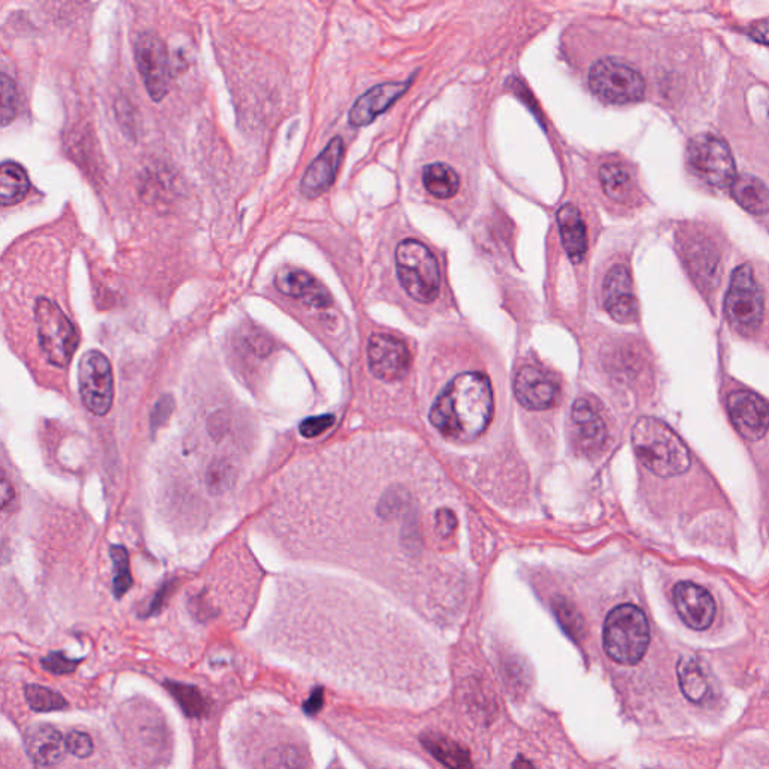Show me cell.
<instances>
[{"label": "cell", "instance_id": "1", "mask_svg": "<svg viewBox=\"0 0 769 769\" xmlns=\"http://www.w3.org/2000/svg\"><path fill=\"white\" fill-rule=\"evenodd\" d=\"M492 385L483 373H462L442 391L430 411V423L444 438L456 442L480 438L493 417Z\"/></svg>", "mask_w": 769, "mask_h": 769}, {"label": "cell", "instance_id": "2", "mask_svg": "<svg viewBox=\"0 0 769 769\" xmlns=\"http://www.w3.org/2000/svg\"><path fill=\"white\" fill-rule=\"evenodd\" d=\"M633 448L639 462L657 477H678L690 469V451L682 439L657 418L643 417L637 421Z\"/></svg>", "mask_w": 769, "mask_h": 769}, {"label": "cell", "instance_id": "3", "mask_svg": "<svg viewBox=\"0 0 769 769\" xmlns=\"http://www.w3.org/2000/svg\"><path fill=\"white\" fill-rule=\"evenodd\" d=\"M651 631L642 609L621 604L610 610L604 622L603 643L607 655L616 663H639L648 651Z\"/></svg>", "mask_w": 769, "mask_h": 769}, {"label": "cell", "instance_id": "4", "mask_svg": "<svg viewBox=\"0 0 769 769\" xmlns=\"http://www.w3.org/2000/svg\"><path fill=\"white\" fill-rule=\"evenodd\" d=\"M400 283L412 299L421 304L435 301L441 292V271L435 254L415 239H405L396 250Z\"/></svg>", "mask_w": 769, "mask_h": 769}, {"label": "cell", "instance_id": "5", "mask_svg": "<svg viewBox=\"0 0 769 769\" xmlns=\"http://www.w3.org/2000/svg\"><path fill=\"white\" fill-rule=\"evenodd\" d=\"M724 311L730 326L739 334L751 337L759 331L765 316V298L750 265L738 266L733 271Z\"/></svg>", "mask_w": 769, "mask_h": 769}, {"label": "cell", "instance_id": "6", "mask_svg": "<svg viewBox=\"0 0 769 769\" xmlns=\"http://www.w3.org/2000/svg\"><path fill=\"white\" fill-rule=\"evenodd\" d=\"M35 320L40 347L47 361L55 367H68L79 344L76 326L55 301L47 298H38Z\"/></svg>", "mask_w": 769, "mask_h": 769}, {"label": "cell", "instance_id": "7", "mask_svg": "<svg viewBox=\"0 0 769 769\" xmlns=\"http://www.w3.org/2000/svg\"><path fill=\"white\" fill-rule=\"evenodd\" d=\"M589 88L604 103L631 104L645 95V80L631 65L615 58L595 62L589 71Z\"/></svg>", "mask_w": 769, "mask_h": 769}, {"label": "cell", "instance_id": "8", "mask_svg": "<svg viewBox=\"0 0 769 769\" xmlns=\"http://www.w3.org/2000/svg\"><path fill=\"white\" fill-rule=\"evenodd\" d=\"M688 163L693 172L711 187H732L736 179L735 160L729 145L712 134H700L691 140Z\"/></svg>", "mask_w": 769, "mask_h": 769}, {"label": "cell", "instance_id": "9", "mask_svg": "<svg viewBox=\"0 0 769 769\" xmlns=\"http://www.w3.org/2000/svg\"><path fill=\"white\" fill-rule=\"evenodd\" d=\"M79 390L89 412L104 417L113 403V371L100 350H89L80 359Z\"/></svg>", "mask_w": 769, "mask_h": 769}, {"label": "cell", "instance_id": "10", "mask_svg": "<svg viewBox=\"0 0 769 769\" xmlns=\"http://www.w3.org/2000/svg\"><path fill=\"white\" fill-rule=\"evenodd\" d=\"M134 55L149 97L154 101L163 100L169 94L172 79L166 44L157 35L145 32L136 38Z\"/></svg>", "mask_w": 769, "mask_h": 769}, {"label": "cell", "instance_id": "11", "mask_svg": "<svg viewBox=\"0 0 769 769\" xmlns=\"http://www.w3.org/2000/svg\"><path fill=\"white\" fill-rule=\"evenodd\" d=\"M367 356L371 373L388 382L402 379L411 367V352L408 346L394 335H371Z\"/></svg>", "mask_w": 769, "mask_h": 769}, {"label": "cell", "instance_id": "12", "mask_svg": "<svg viewBox=\"0 0 769 769\" xmlns=\"http://www.w3.org/2000/svg\"><path fill=\"white\" fill-rule=\"evenodd\" d=\"M559 382L555 374L534 365L520 368L514 379V394L529 411H547L559 399Z\"/></svg>", "mask_w": 769, "mask_h": 769}, {"label": "cell", "instance_id": "13", "mask_svg": "<svg viewBox=\"0 0 769 769\" xmlns=\"http://www.w3.org/2000/svg\"><path fill=\"white\" fill-rule=\"evenodd\" d=\"M607 426L600 409L588 399H579L571 411L574 447L585 456H595L606 447Z\"/></svg>", "mask_w": 769, "mask_h": 769}, {"label": "cell", "instance_id": "14", "mask_svg": "<svg viewBox=\"0 0 769 769\" xmlns=\"http://www.w3.org/2000/svg\"><path fill=\"white\" fill-rule=\"evenodd\" d=\"M735 429L748 441H759L769 430V406L751 391H735L727 399Z\"/></svg>", "mask_w": 769, "mask_h": 769}, {"label": "cell", "instance_id": "15", "mask_svg": "<svg viewBox=\"0 0 769 769\" xmlns=\"http://www.w3.org/2000/svg\"><path fill=\"white\" fill-rule=\"evenodd\" d=\"M672 598L679 618L688 628L703 631L711 627L717 606L703 586L693 582H679L673 588Z\"/></svg>", "mask_w": 769, "mask_h": 769}, {"label": "cell", "instance_id": "16", "mask_svg": "<svg viewBox=\"0 0 769 769\" xmlns=\"http://www.w3.org/2000/svg\"><path fill=\"white\" fill-rule=\"evenodd\" d=\"M603 298L604 307L613 320L619 323L636 322L639 305L627 266L615 265L610 268L604 278Z\"/></svg>", "mask_w": 769, "mask_h": 769}, {"label": "cell", "instance_id": "17", "mask_svg": "<svg viewBox=\"0 0 769 769\" xmlns=\"http://www.w3.org/2000/svg\"><path fill=\"white\" fill-rule=\"evenodd\" d=\"M278 292L289 298L299 299L314 308H328L332 304L331 293L317 278L302 269L284 266L274 278Z\"/></svg>", "mask_w": 769, "mask_h": 769}, {"label": "cell", "instance_id": "18", "mask_svg": "<svg viewBox=\"0 0 769 769\" xmlns=\"http://www.w3.org/2000/svg\"><path fill=\"white\" fill-rule=\"evenodd\" d=\"M344 146L340 137H334L319 157L310 164L301 182V193L307 199H316L334 184L343 160Z\"/></svg>", "mask_w": 769, "mask_h": 769}, {"label": "cell", "instance_id": "19", "mask_svg": "<svg viewBox=\"0 0 769 769\" xmlns=\"http://www.w3.org/2000/svg\"><path fill=\"white\" fill-rule=\"evenodd\" d=\"M409 86H411V80L374 86L353 104L349 112L350 124L355 125V127H365V125L371 124L377 116L394 106V103L403 94H406Z\"/></svg>", "mask_w": 769, "mask_h": 769}, {"label": "cell", "instance_id": "20", "mask_svg": "<svg viewBox=\"0 0 769 769\" xmlns=\"http://www.w3.org/2000/svg\"><path fill=\"white\" fill-rule=\"evenodd\" d=\"M26 750L38 769H50L65 756L67 742L61 732L49 724L32 726L25 736Z\"/></svg>", "mask_w": 769, "mask_h": 769}, {"label": "cell", "instance_id": "21", "mask_svg": "<svg viewBox=\"0 0 769 769\" xmlns=\"http://www.w3.org/2000/svg\"><path fill=\"white\" fill-rule=\"evenodd\" d=\"M685 259L697 283L706 289H714L720 281V254L717 248L702 238L688 239Z\"/></svg>", "mask_w": 769, "mask_h": 769}, {"label": "cell", "instance_id": "22", "mask_svg": "<svg viewBox=\"0 0 769 769\" xmlns=\"http://www.w3.org/2000/svg\"><path fill=\"white\" fill-rule=\"evenodd\" d=\"M679 687L690 702L708 700L712 690V676L702 658L687 655L678 663Z\"/></svg>", "mask_w": 769, "mask_h": 769}, {"label": "cell", "instance_id": "23", "mask_svg": "<svg viewBox=\"0 0 769 769\" xmlns=\"http://www.w3.org/2000/svg\"><path fill=\"white\" fill-rule=\"evenodd\" d=\"M558 224L561 230L562 245L571 262L580 263L588 250V236L582 214L577 206L567 203L558 211Z\"/></svg>", "mask_w": 769, "mask_h": 769}, {"label": "cell", "instance_id": "24", "mask_svg": "<svg viewBox=\"0 0 769 769\" xmlns=\"http://www.w3.org/2000/svg\"><path fill=\"white\" fill-rule=\"evenodd\" d=\"M732 197L742 209L757 217L769 212V188L756 176L739 175L732 184Z\"/></svg>", "mask_w": 769, "mask_h": 769}, {"label": "cell", "instance_id": "25", "mask_svg": "<svg viewBox=\"0 0 769 769\" xmlns=\"http://www.w3.org/2000/svg\"><path fill=\"white\" fill-rule=\"evenodd\" d=\"M424 748L450 769H474L471 754L462 745L441 733L427 732L421 736Z\"/></svg>", "mask_w": 769, "mask_h": 769}, {"label": "cell", "instance_id": "26", "mask_svg": "<svg viewBox=\"0 0 769 769\" xmlns=\"http://www.w3.org/2000/svg\"><path fill=\"white\" fill-rule=\"evenodd\" d=\"M31 181L22 164L5 161L0 167V203L13 206L28 196Z\"/></svg>", "mask_w": 769, "mask_h": 769}, {"label": "cell", "instance_id": "27", "mask_svg": "<svg viewBox=\"0 0 769 769\" xmlns=\"http://www.w3.org/2000/svg\"><path fill=\"white\" fill-rule=\"evenodd\" d=\"M423 184L427 193L436 199H450L460 188V178L453 167L445 163H433L424 169Z\"/></svg>", "mask_w": 769, "mask_h": 769}, {"label": "cell", "instance_id": "28", "mask_svg": "<svg viewBox=\"0 0 769 769\" xmlns=\"http://www.w3.org/2000/svg\"><path fill=\"white\" fill-rule=\"evenodd\" d=\"M600 182L604 193L615 202L625 203L633 194V176L625 164H604L600 169Z\"/></svg>", "mask_w": 769, "mask_h": 769}, {"label": "cell", "instance_id": "29", "mask_svg": "<svg viewBox=\"0 0 769 769\" xmlns=\"http://www.w3.org/2000/svg\"><path fill=\"white\" fill-rule=\"evenodd\" d=\"M110 558L113 561V592L121 598L127 594L133 585V577L130 573V556L124 546L110 547Z\"/></svg>", "mask_w": 769, "mask_h": 769}, {"label": "cell", "instance_id": "30", "mask_svg": "<svg viewBox=\"0 0 769 769\" xmlns=\"http://www.w3.org/2000/svg\"><path fill=\"white\" fill-rule=\"evenodd\" d=\"M26 700L29 706L37 712H52L67 708L68 703L61 694L41 685H26Z\"/></svg>", "mask_w": 769, "mask_h": 769}, {"label": "cell", "instance_id": "31", "mask_svg": "<svg viewBox=\"0 0 769 769\" xmlns=\"http://www.w3.org/2000/svg\"><path fill=\"white\" fill-rule=\"evenodd\" d=\"M166 687L178 700L185 714L190 715V717H202L205 714L206 702L196 687L178 684V682H167Z\"/></svg>", "mask_w": 769, "mask_h": 769}, {"label": "cell", "instance_id": "32", "mask_svg": "<svg viewBox=\"0 0 769 769\" xmlns=\"http://www.w3.org/2000/svg\"><path fill=\"white\" fill-rule=\"evenodd\" d=\"M2 110H0V119H2V125L7 127L8 124L14 121L17 113H19L20 107V94L17 89L16 82L8 76L7 73L2 74Z\"/></svg>", "mask_w": 769, "mask_h": 769}, {"label": "cell", "instance_id": "33", "mask_svg": "<svg viewBox=\"0 0 769 769\" xmlns=\"http://www.w3.org/2000/svg\"><path fill=\"white\" fill-rule=\"evenodd\" d=\"M555 613L562 627L571 637L577 639L582 636V619L570 603L565 600L555 601Z\"/></svg>", "mask_w": 769, "mask_h": 769}, {"label": "cell", "instance_id": "34", "mask_svg": "<svg viewBox=\"0 0 769 769\" xmlns=\"http://www.w3.org/2000/svg\"><path fill=\"white\" fill-rule=\"evenodd\" d=\"M65 742H67V750L80 759H86L94 753V742L88 733L74 730L65 738Z\"/></svg>", "mask_w": 769, "mask_h": 769}, {"label": "cell", "instance_id": "35", "mask_svg": "<svg viewBox=\"0 0 769 769\" xmlns=\"http://www.w3.org/2000/svg\"><path fill=\"white\" fill-rule=\"evenodd\" d=\"M41 663H43L44 669L55 673V675H67V673H73L76 670L80 660H71L62 652H52V654L44 657Z\"/></svg>", "mask_w": 769, "mask_h": 769}, {"label": "cell", "instance_id": "36", "mask_svg": "<svg viewBox=\"0 0 769 769\" xmlns=\"http://www.w3.org/2000/svg\"><path fill=\"white\" fill-rule=\"evenodd\" d=\"M334 421V415H320V417L308 418V420L302 421L301 426H299V433L307 439L317 438L325 430H328L334 424Z\"/></svg>", "mask_w": 769, "mask_h": 769}, {"label": "cell", "instance_id": "37", "mask_svg": "<svg viewBox=\"0 0 769 769\" xmlns=\"http://www.w3.org/2000/svg\"><path fill=\"white\" fill-rule=\"evenodd\" d=\"M173 409V400L170 396H164L163 399L158 400L155 405L154 412H152V429H158L161 424L166 423L169 418L170 412Z\"/></svg>", "mask_w": 769, "mask_h": 769}, {"label": "cell", "instance_id": "38", "mask_svg": "<svg viewBox=\"0 0 769 769\" xmlns=\"http://www.w3.org/2000/svg\"><path fill=\"white\" fill-rule=\"evenodd\" d=\"M748 35L757 43L769 46V19L760 20L748 29Z\"/></svg>", "mask_w": 769, "mask_h": 769}, {"label": "cell", "instance_id": "39", "mask_svg": "<svg viewBox=\"0 0 769 769\" xmlns=\"http://www.w3.org/2000/svg\"><path fill=\"white\" fill-rule=\"evenodd\" d=\"M13 499L14 489L13 486H11L10 481H8L7 474L4 472V475H2V507H4V510Z\"/></svg>", "mask_w": 769, "mask_h": 769}, {"label": "cell", "instance_id": "40", "mask_svg": "<svg viewBox=\"0 0 769 769\" xmlns=\"http://www.w3.org/2000/svg\"><path fill=\"white\" fill-rule=\"evenodd\" d=\"M320 706H322V691L317 690L316 694H313V696H311V699L308 700L307 703H305L304 708H305V711L310 712V714H313V712L319 711Z\"/></svg>", "mask_w": 769, "mask_h": 769}, {"label": "cell", "instance_id": "41", "mask_svg": "<svg viewBox=\"0 0 769 769\" xmlns=\"http://www.w3.org/2000/svg\"><path fill=\"white\" fill-rule=\"evenodd\" d=\"M513 769H535V766L525 757L519 756L513 763Z\"/></svg>", "mask_w": 769, "mask_h": 769}]
</instances>
